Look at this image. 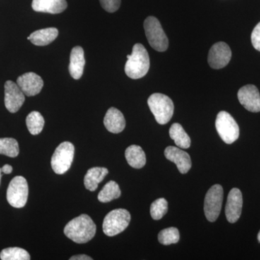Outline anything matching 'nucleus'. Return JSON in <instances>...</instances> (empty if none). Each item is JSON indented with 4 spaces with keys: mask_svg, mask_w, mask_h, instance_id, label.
Segmentation results:
<instances>
[{
    "mask_svg": "<svg viewBox=\"0 0 260 260\" xmlns=\"http://www.w3.org/2000/svg\"><path fill=\"white\" fill-rule=\"evenodd\" d=\"M75 155V147L70 142H63L51 157V164L53 171L61 175L68 172L71 167Z\"/></svg>",
    "mask_w": 260,
    "mask_h": 260,
    "instance_id": "obj_6",
    "label": "nucleus"
},
{
    "mask_svg": "<svg viewBox=\"0 0 260 260\" xmlns=\"http://www.w3.org/2000/svg\"><path fill=\"white\" fill-rule=\"evenodd\" d=\"M169 135L179 148L187 149L190 147L191 139L181 124L174 123L169 129Z\"/></svg>",
    "mask_w": 260,
    "mask_h": 260,
    "instance_id": "obj_22",
    "label": "nucleus"
},
{
    "mask_svg": "<svg viewBox=\"0 0 260 260\" xmlns=\"http://www.w3.org/2000/svg\"><path fill=\"white\" fill-rule=\"evenodd\" d=\"M28 197V185L26 179L17 176L12 179L7 191V200L11 206L16 208H23Z\"/></svg>",
    "mask_w": 260,
    "mask_h": 260,
    "instance_id": "obj_8",
    "label": "nucleus"
},
{
    "mask_svg": "<svg viewBox=\"0 0 260 260\" xmlns=\"http://www.w3.org/2000/svg\"><path fill=\"white\" fill-rule=\"evenodd\" d=\"M70 260H91L93 258L90 257L85 254H79V255H75L72 256L70 259Z\"/></svg>",
    "mask_w": 260,
    "mask_h": 260,
    "instance_id": "obj_31",
    "label": "nucleus"
},
{
    "mask_svg": "<svg viewBox=\"0 0 260 260\" xmlns=\"http://www.w3.org/2000/svg\"><path fill=\"white\" fill-rule=\"evenodd\" d=\"M164 154L168 160L176 164L178 170L181 174H185L190 170L191 158L186 152L176 147L169 146L166 148Z\"/></svg>",
    "mask_w": 260,
    "mask_h": 260,
    "instance_id": "obj_15",
    "label": "nucleus"
},
{
    "mask_svg": "<svg viewBox=\"0 0 260 260\" xmlns=\"http://www.w3.org/2000/svg\"><path fill=\"white\" fill-rule=\"evenodd\" d=\"M223 200V189L220 184H215L207 192L204 202L205 215L208 220L214 222L218 218Z\"/></svg>",
    "mask_w": 260,
    "mask_h": 260,
    "instance_id": "obj_9",
    "label": "nucleus"
},
{
    "mask_svg": "<svg viewBox=\"0 0 260 260\" xmlns=\"http://www.w3.org/2000/svg\"><path fill=\"white\" fill-rule=\"evenodd\" d=\"M251 39L253 47L256 50L260 51V22L253 30Z\"/></svg>",
    "mask_w": 260,
    "mask_h": 260,
    "instance_id": "obj_30",
    "label": "nucleus"
},
{
    "mask_svg": "<svg viewBox=\"0 0 260 260\" xmlns=\"http://www.w3.org/2000/svg\"><path fill=\"white\" fill-rule=\"evenodd\" d=\"M126 161L130 167L134 169H141L146 164V156L141 147L138 145H130L125 151Z\"/></svg>",
    "mask_w": 260,
    "mask_h": 260,
    "instance_id": "obj_21",
    "label": "nucleus"
},
{
    "mask_svg": "<svg viewBox=\"0 0 260 260\" xmlns=\"http://www.w3.org/2000/svg\"><path fill=\"white\" fill-rule=\"evenodd\" d=\"M144 29L150 47L160 52L167 50L169 39L158 19L153 16L148 17L144 22Z\"/></svg>",
    "mask_w": 260,
    "mask_h": 260,
    "instance_id": "obj_4",
    "label": "nucleus"
},
{
    "mask_svg": "<svg viewBox=\"0 0 260 260\" xmlns=\"http://www.w3.org/2000/svg\"><path fill=\"white\" fill-rule=\"evenodd\" d=\"M1 173H2V170H1V169H0V183H1V178H2Z\"/></svg>",
    "mask_w": 260,
    "mask_h": 260,
    "instance_id": "obj_34",
    "label": "nucleus"
},
{
    "mask_svg": "<svg viewBox=\"0 0 260 260\" xmlns=\"http://www.w3.org/2000/svg\"><path fill=\"white\" fill-rule=\"evenodd\" d=\"M238 99L249 112H260V94L255 85H247L239 89Z\"/></svg>",
    "mask_w": 260,
    "mask_h": 260,
    "instance_id": "obj_12",
    "label": "nucleus"
},
{
    "mask_svg": "<svg viewBox=\"0 0 260 260\" xmlns=\"http://www.w3.org/2000/svg\"><path fill=\"white\" fill-rule=\"evenodd\" d=\"M158 241L162 245L177 244L180 239L179 230L177 228L171 227L164 229L158 234Z\"/></svg>",
    "mask_w": 260,
    "mask_h": 260,
    "instance_id": "obj_27",
    "label": "nucleus"
},
{
    "mask_svg": "<svg viewBox=\"0 0 260 260\" xmlns=\"http://www.w3.org/2000/svg\"><path fill=\"white\" fill-rule=\"evenodd\" d=\"M0 259L3 260H29L30 254L22 248L9 247L3 249L0 253Z\"/></svg>",
    "mask_w": 260,
    "mask_h": 260,
    "instance_id": "obj_26",
    "label": "nucleus"
},
{
    "mask_svg": "<svg viewBox=\"0 0 260 260\" xmlns=\"http://www.w3.org/2000/svg\"><path fill=\"white\" fill-rule=\"evenodd\" d=\"M59 30L56 28H47L38 30L32 32L28 37V40L36 46L49 45L57 38Z\"/></svg>",
    "mask_w": 260,
    "mask_h": 260,
    "instance_id": "obj_19",
    "label": "nucleus"
},
{
    "mask_svg": "<svg viewBox=\"0 0 260 260\" xmlns=\"http://www.w3.org/2000/svg\"><path fill=\"white\" fill-rule=\"evenodd\" d=\"M257 239L258 241H259V242H260V232H259V234H258Z\"/></svg>",
    "mask_w": 260,
    "mask_h": 260,
    "instance_id": "obj_33",
    "label": "nucleus"
},
{
    "mask_svg": "<svg viewBox=\"0 0 260 260\" xmlns=\"http://www.w3.org/2000/svg\"><path fill=\"white\" fill-rule=\"evenodd\" d=\"M101 5L108 13H114L120 8L121 0H100Z\"/></svg>",
    "mask_w": 260,
    "mask_h": 260,
    "instance_id": "obj_29",
    "label": "nucleus"
},
{
    "mask_svg": "<svg viewBox=\"0 0 260 260\" xmlns=\"http://www.w3.org/2000/svg\"><path fill=\"white\" fill-rule=\"evenodd\" d=\"M85 59L84 51L81 47H75L72 49L69 64L70 74L75 80H79L83 74Z\"/></svg>",
    "mask_w": 260,
    "mask_h": 260,
    "instance_id": "obj_18",
    "label": "nucleus"
},
{
    "mask_svg": "<svg viewBox=\"0 0 260 260\" xmlns=\"http://www.w3.org/2000/svg\"><path fill=\"white\" fill-rule=\"evenodd\" d=\"M232 56V50L229 46L225 42H218L210 49L208 64L213 69H221L229 64Z\"/></svg>",
    "mask_w": 260,
    "mask_h": 260,
    "instance_id": "obj_10",
    "label": "nucleus"
},
{
    "mask_svg": "<svg viewBox=\"0 0 260 260\" xmlns=\"http://www.w3.org/2000/svg\"><path fill=\"white\" fill-rule=\"evenodd\" d=\"M96 225L90 217L85 214L80 215L65 225L64 233L77 244H85L95 237Z\"/></svg>",
    "mask_w": 260,
    "mask_h": 260,
    "instance_id": "obj_1",
    "label": "nucleus"
},
{
    "mask_svg": "<svg viewBox=\"0 0 260 260\" xmlns=\"http://www.w3.org/2000/svg\"><path fill=\"white\" fill-rule=\"evenodd\" d=\"M127 59L124 70L129 78L140 79L146 75L150 69V57L143 44H135L133 52L127 55Z\"/></svg>",
    "mask_w": 260,
    "mask_h": 260,
    "instance_id": "obj_2",
    "label": "nucleus"
},
{
    "mask_svg": "<svg viewBox=\"0 0 260 260\" xmlns=\"http://www.w3.org/2000/svg\"><path fill=\"white\" fill-rule=\"evenodd\" d=\"M17 84L27 96H34L42 91L44 81L39 75L34 73H25L19 77Z\"/></svg>",
    "mask_w": 260,
    "mask_h": 260,
    "instance_id": "obj_14",
    "label": "nucleus"
},
{
    "mask_svg": "<svg viewBox=\"0 0 260 260\" xmlns=\"http://www.w3.org/2000/svg\"><path fill=\"white\" fill-rule=\"evenodd\" d=\"M68 8L66 0H32V8L39 13L59 14Z\"/></svg>",
    "mask_w": 260,
    "mask_h": 260,
    "instance_id": "obj_17",
    "label": "nucleus"
},
{
    "mask_svg": "<svg viewBox=\"0 0 260 260\" xmlns=\"http://www.w3.org/2000/svg\"><path fill=\"white\" fill-rule=\"evenodd\" d=\"M104 124L108 131L114 134H118L121 133L125 128L126 121L122 113L119 109L112 107L106 114Z\"/></svg>",
    "mask_w": 260,
    "mask_h": 260,
    "instance_id": "obj_16",
    "label": "nucleus"
},
{
    "mask_svg": "<svg viewBox=\"0 0 260 260\" xmlns=\"http://www.w3.org/2000/svg\"><path fill=\"white\" fill-rule=\"evenodd\" d=\"M1 170L2 172L4 173L5 174H10L13 172V167L10 165H8V164H6V165L2 168Z\"/></svg>",
    "mask_w": 260,
    "mask_h": 260,
    "instance_id": "obj_32",
    "label": "nucleus"
},
{
    "mask_svg": "<svg viewBox=\"0 0 260 260\" xmlns=\"http://www.w3.org/2000/svg\"><path fill=\"white\" fill-rule=\"evenodd\" d=\"M215 127L220 138L227 144H232L239 138V125L229 113L224 111L218 113Z\"/></svg>",
    "mask_w": 260,
    "mask_h": 260,
    "instance_id": "obj_7",
    "label": "nucleus"
},
{
    "mask_svg": "<svg viewBox=\"0 0 260 260\" xmlns=\"http://www.w3.org/2000/svg\"><path fill=\"white\" fill-rule=\"evenodd\" d=\"M121 196V190L117 183L110 181L105 184L98 195V200L101 203H109L113 200L117 199Z\"/></svg>",
    "mask_w": 260,
    "mask_h": 260,
    "instance_id": "obj_23",
    "label": "nucleus"
},
{
    "mask_svg": "<svg viewBox=\"0 0 260 260\" xmlns=\"http://www.w3.org/2000/svg\"><path fill=\"white\" fill-rule=\"evenodd\" d=\"M148 107L160 124H166L172 119L174 112L172 99L162 93H153L148 98Z\"/></svg>",
    "mask_w": 260,
    "mask_h": 260,
    "instance_id": "obj_3",
    "label": "nucleus"
},
{
    "mask_svg": "<svg viewBox=\"0 0 260 260\" xmlns=\"http://www.w3.org/2000/svg\"><path fill=\"white\" fill-rule=\"evenodd\" d=\"M168 212V202L164 198L155 200L150 206V215L154 220H160Z\"/></svg>",
    "mask_w": 260,
    "mask_h": 260,
    "instance_id": "obj_28",
    "label": "nucleus"
},
{
    "mask_svg": "<svg viewBox=\"0 0 260 260\" xmlns=\"http://www.w3.org/2000/svg\"><path fill=\"white\" fill-rule=\"evenodd\" d=\"M109 174L107 168L93 167L89 169L84 178V184L89 191L96 190L99 183L104 180L106 176Z\"/></svg>",
    "mask_w": 260,
    "mask_h": 260,
    "instance_id": "obj_20",
    "label": "nucleus"
},
{
    "mask_svg": "<svg viewBox=\"0 0 260 260\" xmlns=\"http://www.w3.org/2000/svg\"><path fill=\"white\" fill-rule=\"evenodd\" d=\"M25 102V94L18 84L8 80L5 84V105L10 113H16Z\"/></svg>",
    "mask_w": 260,
    "mask_h": 260,
    "instance_id": "obj_11",
    "label": "nucleus"
},
{
    "mask_svg": "<svg viewBox=\"0 0 260 260\" xmlns=\"http://www.w3.org/2000/svg\"><path fill=\"white\" fill-rule=\"evenodd\" d=\"M243 206L242 191L237 188H234L228 195L225 205V216L228 221L234 223L240 218Z\"/></svg>",
    "mask_w": 260,
    "mask_h": 260,
    "instance_id": "obj_13",
    "label": "nucleus"
},
{
    "mask_svg": "<svg viewBox=\"0 0 260 260\" xmlns=\"http://www.w3.org/2000/svg\"><path fill=\"white\" fill-rule=\"evenodd\" d=\"M44 117L39 112H30L26 117V125L28 131L32 135H37L42 133L44 126Z\"/></svg>",
    "mask_w": 260,
    "mask_h": 260,
    "instance_id": "obj_24",
    "label": "nucleus"
},
{
    "mask_svg": "<svg viewBox=\"0 0 260 260\" xmlns=\"http://www.w3.org/2000/svg\"><path fill=\"white\" fill-rule=\"evenodd\" d=\"M131 215L125 209L112 210L106 215L103 222V232L109 237H114L124 232L129 225Z\"/></svg>",
    "mask_w": 260,
    "mask_h": 260,
    "instance_id": "obj_5",
    "label": "nucleus"
},
{
    "mask_svg": "<svg viewBox=\"0 0 260 260\" xmlns=\"http://www.w3.org/2000/svg\"><path fill=\"white\" fill-rule=\"evenodd\" d=\"M18 141L14 138H0V154L10 158H15L19 154Z\"/></svg>",
    "mask_w": 260,
    "mask_h": 260,
    "instance_id": "obj_25",
    "label": "nucleus"
}]
</instances>
